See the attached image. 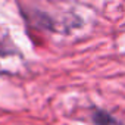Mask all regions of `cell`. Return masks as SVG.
I'll return each mask as SVG.
<instances>
[{
	"label": "cell",
	"instance_id": "cell-1",
	"mask_svg": "<svg viewBox=\"0 0 125 125\" xmlns=\"http://www.w3.org/2000/svg\"><path fill=\"white\" fill-rule=\"evenodd\" d=\"M94 121H96L99 125H110V124L113 122V119H112L107 113H104V112H102V110L96 112V115H94Z\"/></svg>",
	"mask_w": 125,
	"mask_h": 125
}]
</instances>
